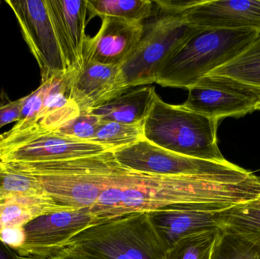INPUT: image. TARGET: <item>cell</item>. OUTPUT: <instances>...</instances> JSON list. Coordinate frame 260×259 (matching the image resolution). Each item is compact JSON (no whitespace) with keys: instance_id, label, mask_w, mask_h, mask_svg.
I'll return each instance as SVG.
<instances>
[{"instance_id":"1","label":"cell","mask_w":260,"mask_h":259,"mask_svg":"<svg viewBox=\"0 0 260 259\" xmlns=\"http://www.w3.org/2000/svg\"><path fill=\"white\" fill-rule=\"evenodd\" d=\"M260 195V176H161L120 164L109 187L90 208L97 222L135 212L161 210L221 211Z\"/></svg>"},{"instance_id":"2","label":"cell","mask_w":260,"mask_h":259,"mask_svg":"<svg viewBox=\"0 0 260 259\" xmlns=\"http://www.w3.org/2000/svg\"><path fill=\"white\" fill-rule=\"evenodd\" d=\"M4 164L35 177L56 203L76 209H90L109 187L120 163L110 150L65 161Z\"/></svg>"},{"instance_id":"3","label":"cell","mask_w":260,"mask_h":259,"mask_svg":"<svg viewBox=\"0 0 260 259\" xmlns=\"http://www.w3.org/2000/svg\"><path fill=\"white\" fill-rule=\"evenodd\" d=\"M219 120L164 101L157 94L143 122L144 139L178 155L205 161H228L218 147Z\"/></svg>"},{"instance_id":"4","label":"cell","mask_w":260,"mask_h":259,"mask_svg":"<svg viewBox=\"0 0 260 259\" xmlns=\"http://www.w3.org/2000/svg\"><path fill=\"white\" fill-rule=\"evenodd\" d=\"M67 247L102 259H164L168 250L148 212L94 223L73 237Z\"/></svg>"},{"instance_id":"5","label":"cell","mask_w":260,"mask_h":259,"mask_svg":"<svg viewBox=\"0 0 260 259\" xmlns=\"http://www.w3.org/2000/svg\"><path fill=\"white\" fill-rule=\"evenodd\" d=\"M259 33L253 30H200L171 56L155 83L188 89L238 56Z\"/></svg>"},{"instance_id":"6","label":"cell","mask_w":260,"mask_h":259,"mask_svg":"<svg viewBox=\"0 0 260 259\" xmlns=\"http://www.w3.org/2000/svg\"><path fill=\"white\" fill-rule=\"evenodd\" d=\"M156 9L152 18L143 23V34L134 51L120 66V83L124 91L155 83L171 56L202 30L190 25L183 13Z\"/></svg>"},{"instance_id":"7","label":"cell","mask_w":260,"mask_h":259,"mask_svg":"<svg viewBox=\"0 0 260 259\" xmlns=\"http://www.w3.org/2000/svg\"><path fill=\"white\" fill-rule=\"evenodd\" d=\"M108 151L102 144L77 141L36 126L13 127L0 135V161L4 164L65 161Z\"/></svg>"},{"instance_id":"8","label":"cell","mask_w":260,"mask_h":259,"mask_svg":"<svg viewBox=\"0 0 260 259\" xmlns=\"http://www.w3.org/2000/svg\"><path fill=\"white\" fill-rule=\"evenodd\" d=\"M112 152L117 161L123 167L148 174L210 175L241 178L250 177L254 174L229 161L214 162L183 156L154 145L145 139Z\"/></svg>"},{"instance_id":"9","label":"cell","mask_w":260,"mask_h":259,"mask_svg":"<svg viewBox=\"0 0 260 259\" xmlns=\"http://www.w3.org/2000/svg\"><path fill=\"white\" fill-rule=\"evenodd\" d=\"M41 70V82L69 71L48 0H6Z\"/></svg>"},{"instance_id":"10","label":"cell","mask_w":260,"mask_h":259,"mask_svg":"<svg viewBox=\"0 0 260 259\" xmlns=\"http://www.w3.org/2000/svg\"><path fill=\"white\" fill-rule=\"evenodd\" d=\"M96 222L88 208H72L40 216L23 227L24 243L15 252L21 257L50 258Z\"/></svg>"},{"instance_id":"11","label":"cell","mask_w":260,"mask_h":259,"mask_svg":"<svg viewBox=\"0 0 260 259\" xmlns=\"http://www.w3.org/2000/svg\"><path fill=\"white\" fill-rule=\"evenodd\" d=\"M200 30H253L260 33V1L200 0L183 12Z\"/></svg>"},{"instance_id":"12","label":"cell","mask_w":260,"mask_h":259,"mask_svg":"<svg viewBox=\"0 0 260 259\" xmlns=\"http://www.w3.org/2000/svg\"><path fill=\"white\" fill-rule=\"evenodd\" d=\"M99 32L87 38L83 60L104 65H123L142 38L144 24L113 17H103Z\"/></svg>"},{"instance_id":"13","label":"cell","mask_w":260,"mask_h":259,"mask_svg":"<svg viewBox=\"0 0 260 259\" xmlns=\"http://www.w3.org/2000/svg\"><path fill=\"white\" fill-rule=\"evenodd\" d=\"M70 97L82 113L105 104L124 92L120 67L86 62L69 70Z\"/></svg>"},{"instance_id":"14","label":"cell","mask_w":260,"mask_h":259,"mask_svg":"<svg viewBox=\"0 0 260 259\" xmlns=\"http://www.w3.org/2000/svg\"><path fill=\"white\" fill-rule=\"evenodd\" d=\"M187 90V99L182 104L185 108L219 120L253 112L257 100L253 93L202 81Z\"/></svg>"},{"instance_id":"15","label":"cell","mask_w":260,"mask_h":259,"mask_svg":"<svg viewBox=\"0 0 260 259\" xmlns=\"http://www.w3.org/2000/svg\"><path fill=\"white\" fill-rule=\"evenodd\" d=\"M48 4L69 70L79 68L87 38V0H48Z\"/></svg>"},{"instance_id":"16","label":"cell","mask_w":260,"mask_h":259,"mask_svg":"<svg viewBox=\"0 0 260 259\" xmlns=\"http://www.w3.org/2000/svg\"><path fill=\"white\" fill-rule=\"evenodd\" d=\"M219 212L161 210L148 213L156 231L168 249L188 236L221 229Z\"/></svg>"},{"instance_id":"17","label":"cell","mask_w":260,"mask_h":259,"mask_svg":"<svg viewBox=\"0 0 260 259\" xmlns=\"http://www.w3.org/2000/svg\"><path fill=\"white\" fill-rule=\"evenodd\" d=\"M200 81L260 94V33L238 56Z\"/></svg>"},{"instance_id":"18","label":"cell","mask_w":260,"mask_h":259,"mask_svg":"<svg viewBox=\"0 0 260 259\" xmlns=\"http://www.w3.org/2000/svg\"><path fill=\"white\" fill-rule=\"evenodd\" d=\"M41 83L45 86L44 101L36 122L32 126L54 132L80 115L79 107L70 97L69 71L56 75Z\"/></svg>"},{"instance_id":"19","label":"cell","mask_w":260,"mask_h":259,"mask_svg":"<svg viewBox=\"0 0 260 259\" xmlns=\"http://www.w3.org/2000/svg\"><path fill=\"white\" fill-rule=\"evenodd\" d=\"M156 94L155 88L153 86L147 85L133 90L130 88L88 113L105 121L139 124L143 123L151 110Z\"/></svg>"},{"instance_id":"20","label":"cell","mask_w":260,"mask_h":259,"mask_svg":"<svg viewBox=\"0 0 260 259\" xmlns=\"http://www.w3.org/2000/svg\"><path fill=\"white\" fill-rule=\"evenodd\" d=\"M72 208L56 203L47 193L3 199L0 200V233L6 230L23 228L40 216Z\"/></svg>"},{"instance_id":"21","label":"cell","mask_w":260,"mask_h":259,"mask_svg":"<svg viewBox=\"0 0 260 259\" xmlns=\"http://www.w3.org/2000/svg\"><path fill=\"white\" fill-rule=\"evenodd\" d=\"M91 17H113L143 23L156 14L154 2L150 0H87Z\"/></svg>"},{"instance_id":"22","label":"cell","mask_w":260,"mask_h":259,"mask_svg":"<svg viewBox=\"0 0 260 259\" xmlns=\"http://www.w3.org/2000/svg\"><path fill=\"white\" fill-rule=\"evenodd\" d=\"M210 259H260V241L221 228L217 233Z\"/></svg>"},{"instance_id":"23","label":"cell","mask_w":260,"mask_h":259,"mask_svg":"<svg viewBox=\"0 0 260 259\" xmlns=\"http://www.w3.org/2000/svg\"><path fill=\"white\" fill-rule=\"evenodd\" d=\"M221 228H227L260 241V195L219 212Z\"/></svg>"},{"instance_id":"24","label":"cell","mask_w":260,"mask_h":259,"mask_svg":"<svg viewBox=\"0 0 260 259\" xmlns=\"http://www.w3.org/2000/svg\"><path fill=\"white\" fill-rule=\"evenodd\" d=\"M143 123L124 124L102 120L91 142L102 144L114 151L132 145L144 139Z\"/></svg>"},{"instance_id":"25","label":"cell","mask_w":260,"mask_h":259,"mask_svg":"<svg viewBox=\"0 0 260 259\" xmlns=\"http://www.w3.org/2000/svg\"><path fill=\"white\" fill-rule=\"evenodd\" d=\"M218 231L199 233L181 239L167 250L164 259H210Z\"/></svg>"},{"instance_id":"26","label":"cell","mask_w":260,"mask_h":259,"mask_svg":"<svg viewBox=\"0 0 260 259\" xmlns=\"http://www.w3.org/2000/svg\"><path fill=\"white\" fill-rule=\"evenodd\" d=\"M43 193H46L35 177L15 171L0 161V200Z\"/></svg>"},{"instance_id":"27","label":"cell","mask_w":260,"mask_h":259,"mask_svg":"<svg viewBox=\"0 0 260 259\" xmlns=\"http://www.w3.org/2000/svg\"><path fill=\"white\" fill-rule=\"evenodd\" d=\"M101 121L102 120L97 116L82 113L76 118L62 125L54 132L77 141L91 142Z\"/></svg>"},{"instance_id":"28","label":"cell","mask_w":260,"mask_h":259,"mask_svg":"<svg viewBox=\"0 0 260 259\" xmlns=\"http://www.w3.org/2000/svg\"><path fill=\"white\" fill-rule=\"evenodd\" d=\"M0 129L9 123L21 120V110H22L24 97L16 100L9 99L5 91L0 94Z\"/></svg>"},{"instance_id":"29","label":"cell","mask_w":260,"mask_h":259,"mask_svg":"<svg viewBox=\"0 0 260 259\" xmlns=\"http://www.w3.org/2000/svg\"><path fill=\"white\" fill-rule=\"evenodd\" d=\"M0 240L17 250L24 243V233L23 228L6 230L0 233Z\"/></svg>"},{"instance_id":"30","label":"cell","mask_w":260,"mask_h":259,"mask_svg":"<svg viewBox=\"0 0 260 259\" xmlns=\"http://www.w3.org/2000/svg\"><path fill=\"white\" fill-rule=\"evenodd\" d=\"M38 258V257H37ZM39 259H102L88 252L77 250L73 248L67 247L62 250L59 251L58 253L49 258H38Z\"/></svg>"},{"instance_id":"31","label":"cell","mask_w":260,"mask_h":259,"mask_svg":"<svg viewBox=\"0 0 260 259\" xmlns=\"http://www.w3.org/2000/svg\"><path fill=\"white\" fill-rule=\"evenodd\" d=\"M0 259H19V255L10 246L0 240Z\"/></svg>"},{"instance_id":"32","label":"cell","mask_w":260,"mask_h":259,"mask_svg":"<svg viewBox=\"0 0 260 259\" xmlns=\"http://www.w3.org/2000/svg\"><path fill=\"white\" fill-rule=\"evenodd\" d=\"M255 110H260V94L257 95V100L255 105Z\"/></svg>"},{"instance_id":"33","label":"cell","mask_w":260,"mask_h":259,"mask_svg":"<svg viewBox=\"0 0 260 259\" xmlns=\"http://www.w3.org/2000/svg\"><path fill=\"white\" fill-rule=\"evenodd\" d=\"M19 259H39L37 257H21L19 255Z\"/></svg>"},{"instance_id":"34","label":"cell","mask_w":260,"mask_h":259,"mask_svg":"<svg viewBox=\"0 0 260 259\" xmlns=\"http://www.w3.org/2000/svg\"><path fill=\"white\" fill-rule=\"evenodd\" d=\"M0 3H1V2H0Z\"/></svg>"}]
</instances>
